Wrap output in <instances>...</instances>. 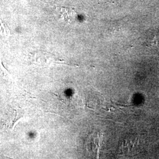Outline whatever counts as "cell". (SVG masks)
<instances>
[{
	"instance_id": "cell-3",
	"label": "cell",
	"mask_w": 159,
	"mask_h": 159,
	"mask_svg": "<svg viewBox=\"0 0 159 159\" xmlns=\"http://www.w3.org/2000/svg\"><path fill=\"white\" fill-rule=\"evenodd\" d=\"M24 117V113L23 110L20 109L14 110L10 114L8 117L6 121V127L9 130H12L17 122Z\"/></svg>"
},
{
	"instance_id": "cell-5",
	"label": "cell",
	"mask_w": 159,
	"mask_h": 159,
	"mask_svg": "<svg viewBox=\"0 0 159 159\" xmlns=\"http://www.w3.org/2000/svg\"><path fill=\"white\" fill-rule=\"evenodd\" d=\"M0 74L4 78H8L10 76L9 72L7 70V69L4 66L2 62L0 61Z\"/></svg>"
},
{
	"instance_id": "cell-2",
	"label": "cell",
	"mask_w": 159,
	"mask_h": 159,
	"mask_svg": "<svg viewBox=\"0 0 159 159\" xmlns=\"http://www.w3.org/2000/svg\"><path fill=\"white\" fill-rule=\"evenodd\" d=\"M102 136L100 133H93L88 138L87 141V149L90 153H92L97 156H98V153L100 151L101 143L102 141Z\"/></svg>"
},
{
	"instance_id": "cell-1",
	"label": "cell",
	"mask_w": 159,
	"mask_h": 159,
	"mask_svg": "<svg viewBox=\"0 0 159 159\" xmlns=\"http://www.w3.org/2000/svg\"><path fill=\"white\" fill-rule=\"evenodd\" d=\"M30 60L31 64L39 66L63 63V62L61 63V61L56 60L54 57L47 56V55H44L43 54L40 53H35L34 54H32L30 58Z\"/></svg>"
},
{
	"instance_id": "cell-4",
	"label": "cell",
	"mask_w": 159,
	"mask_h": 159,
	"mask_svg": "<svg viewBox=\"0 0 159 159\" xmlns=\"http://www.w3.org/2000/svg\"><path fill=\"white\" fill-rule=\"evenodd\" d=\"M134 141L133 138H128V139L123 141L120 146V150L122 153L127 154L133 152V147L135 143H133Z\"/></svg>"
}]
</instances>
